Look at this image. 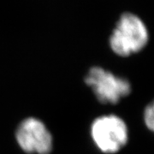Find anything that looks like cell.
I'll return each instance as SVG.
<instances>
[{
  "mask_svg": "<svg viewBox=\"0 0 154 154\" xmlns=\"http://www.w3.org/2000/svg\"><path fill=\"white\" fill-rule=\"evenodd\" d=\"M148 29L140 17L126 12L122 15L110 36V46L119 57H128L141 51L149 42Z\"/></svg>",
  "mask_w": 154,
  "mask_h": 154,
  "instance_id": "cell-1",
  "label": "cell"
},
{
  "mask_svg": "<svg viewBox=\"0 0 154 154\" xmlns=\"http://www.w3.org/2000/svg\"><path fill=\"white\" fill-rule=\"evenodd\" d=\"M91 135L96 146L104 153L114 154L128 141V128L124 120L116 115H105L95 119Z\"/></svg>",
  "mask_w": 154,
  "mask_h": 154,
  "instance_id": "cell-2",
  "label": "cell"
},
{
  "mask_svg": "<svg viewBox=\"0 0 154 154\" xmlns=\"http://www.w3.org/2000/svg\"><path fill=\"white\" fill-rule=\"evenodd\" d=\"M19 146L28 154H50L53 140L43 122L34 117L24 119L16 131Z\"/></svg>",
  "mask_w": 154,
  "mask_h": 154,
  "instance_id": "cell-4",
  "label": "cell"
},
{
  "mask_svg": "<svg viewBox=\"0 0 154 154\" xmlns=\"http://www.w3.org/2000/svg\"><path fill=\"white\" fill-rule=\"evenodd\" d=\"M143 120L146 127L154 134V99L146 106L143 113Z\"/></svg>",
  "mask_w": 154,
  "mask_h": 154,
  "instance_id": "cell-5",
  "label": "cell"
},
{
  "mask_svg": "<svg viewBox=\"0 0 154 154\" xmlns=\"http://www.w3.org/2000/svg\"><path fill=\"white\" fill-rule=\"evenodd\" d=\"M85 82L93 89L97 99L102 104L116 105L129 95L132 90L128 79L98 66L89 69Z\"/></svg>",
  "mask_w": 154,
  "mask_h": 154,
  "instance_id": "cell-3",
  "label": "cell"
}]
</instances>
